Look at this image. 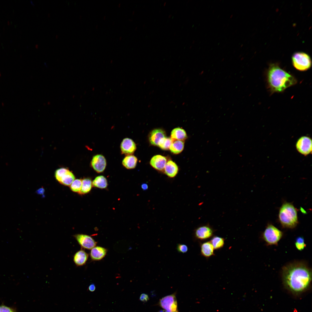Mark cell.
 Masks as SVG:
<instances>
[{"mask_svg":"<svg viewBox=\"0 0 312 312\" xmlns=\"http://www.w3.org/2000/svg\"><path fill=\"white\" fill-rule=\"evenodd\" d=\"M283 236V232L272 224H268L262 233V237L268 245H277Z\"/></svg>","mask_w":312,"mask_h":312,"instance_id":"4","label":"cell"},{"mask_svg":"<svg viewBox=\"0 0 312 312\" xmlns=\"http://www.w3.org/2000/svg\"><path fill=\"white\" fill-rule=\"evenodd\" d=\"M267 79L269 86L273 92H282L297 83L294 76L275 64H272L269 67Z\"/></svg>","mask_w":312,"mask_h":312,"instance_id":"2","label":"cell"},{"mask_svg":"<svg viewBox=\"0 0 312 312\" xmlns=\"http://www.w3.org/2000/svg\"><path fill=\"white\" fill-rule=\"evenodd\" d=\"M158 312H168L167 311L164 309V310H161L159 311Z\"/></svg>","mask_w":312,"mask_h":312,"instance_id":"35","label":"cell"},{"mask_svg":"<svg viewBox=\"0 0 312 312\" xmlns=\"http://www.w3.org/2000/svg\"><path fill=\"white\" fill-rule=\"evenodd\" d=\"M200 253L203 257L208 258L214 255V248L210 241H207L200 244Z\"/></svg>","mask_w":312,"mask_h":312,"instance_id":"16","label":"cell"},{"mask_svg":"<svg viewBox=\"0 0 312 312\" xmlns=\"http://www.w3.org/2000/svg\"><path fill=\"white\" fill-rule=\"evenodd\" d=\"M92 184L94 187L101 189L105 188L108 185L106 179L102 175L96 177L92 182Z\"/></svg>","mask_w":312,"mask_h":312,"instance_id":"22","label":"cell"},{"mask_svg":"<svg viewBox=\"0 0 312 312\" xmlns=\"http://www.w3.org/2000/svg\"><path fill=\"white\" fill-rule=\"evenodd\" d=\"M82 184L81 179H75L70 185V188L72 191L79 193L81 190Z\"/></svg>","mask_w":312,"mask_h":312,"instance_id":"26","label":"cell"},{"mask_svg":"<svg viewBox=\"0 0 312 312\" xmlns=\"http://www.w3.org/2000/svg\"><path fill=\"white\" fill-rule=\"evenodd\" d=\"M187 137L185 131L183 129L177 127L171 131V138L172 140H177L183 141Z\"/></svg>","mask_w":312,"mask_h":312,"instance_id":"18","label":"cell"},{"mask_svg":"<svg viewBox=\"0 0 312 312\" xmlns=\"http://www.w3.org/2000/svg\"><path fill=\"white\" fill-rule=\"evenodd\" d=\"M69 170L65 168H61L57 170L55 172L56 179L59 182L62 177Z\"/></svg>","mask_w":312,"mask_h":312,"instance_id":"28","label":"cell"},{"mask_svg":"<svg viewBox=\"0 0 312 312\" xmlns=\"http://www.w3.org/2000/svg\"><path fill=\"white\" fill-rule=\"evenodd\" d=\"M224 239L223 238L217 236L213 237L211 240L210 242L214 248L218 250L222 248L224 244Z\"/></svg>","mask_w":312,"mask_h":312,"instance_id":"24","label":"cell"},{"mask_svg":"<svg viewBox=\"0 0 312 312\" xmlns=\"http://www.w3.org/2000/svg\"><path fill=\"white\" fill-rule=\"evenodd\" d=\"M140 300L143 302H146L149 299L148 295L145 294H142L140 297Z\"/></svg>","mask_w":312,"mask_h":312,"instance_id":"31","label":"cell"},{"mask_svg":"<svg viewBox=\"0 0 312 312\" xmlns=\"http://www.w3.org/2000/svg\"><path fill=\"white\" fill-rule=\"evenodd\" d=\"M295 244L296 248L300 251L303 250L306 246L304 238L302 237H298L296 239Z\"/></svg>","mask_w":312,"mask_h":312,"instance_id":"27","label":"cell"},{"mask_svg":"<svg viewBox=\"0 0 312 312\" xmlns=\"http://www.w3.org/2000/svg\"><path fill=\"white\" fill-rule=\"evenodd\" d=\"M278 219L284 228L292 229L298 223L297 211L290 203H284L280 207L278 213Z\"/></svg>","mask_w":312,"mask_h":312,"instance_id":"3","label":"cell"},{"mask_svg":"<svg viewBox=\"0 0 312 312\" xmlns=\"http://www.w3.org/2000/svg\"><path fill=\"white\" fill-rule=\"evenodd\" d=\"M96 289V287L95 285L94 284H92L90 285L88 287V289L89 290L91 291H94Z\"/></svg>","mask_w":312,"mask_h":312,"instance_id":"32","label":"cell"},{"mask_svg":"<svg viewBox=\"0 0 312 312\" xmlns=\"http://www.w3.org/2000/svg\"><path fill=\"white\" fill-rule=\"evenodd\" d=\"M0 312H14L13 309L4 305L0 306Z\"/></svg>","mask_w":312,"mask_h":312,"instance_id":"30","label":"cell"},{"mask_svg":"<svg viewBox=\"0 0 312 312\" xmlns=\"http://www.w3.org/2000/svg\"><path fill=\"white\" fill-rule=\"evenodd\" d=\"M165 173L169 177L172 178L177 174L178 168L177 165L172 160L167 162L164 168Z\"/></svg>","mask_w":312,"mask_h":312,"instance_id":"17","label":"cell"},{"mask_svg":"<svg viewBox=\"0 0 312 312\" xmlns=\"http://www.w3.org/2000/svg\"><path fill=\"white\" fill-rule=\"evenodd\" d=\"M282 275L284 286L294 294H300L307 290L311 281V270L302 262L292 263L285 266Z\"/></svg>","mask_w":312,"mask_h":312,"instance_id":"1","label":"cell"},{"mask_svg":"<svg viewBox=\"0 0 312 312\" xmlns=\"http://www.w3.org/2000/svg\"><path fill=\"white\" fill-rule=\"evenodd\" d=\"M166 163V158L160 155H155L152 157L150 161L151 165L159 170H162L164 169Z\"/></svg>","mask_w":312,"mask_h":312,"instance_id":"14","label":"cell"},{"mask_svg":"<svg viewBox=\"0 0 312 312\" xmlns=\"http://www.w3.org/2000/svg\"><path fill=\"white\" fill-rule=\"evenodd\" d=\"M171 15H169V17H169V18H170V17H171Z\"/></svg>","mask_w":312,"mask_h":312,"instance_id":"36","label":"cell"},{"mask_svg":"<svg viewBox=\"0 0 312 312\" xmlns=\"http://www.w3.org/2000/svg\"><path fill=\"white\" fill-rule=\"evenodd\" d=\"M214 230L209 224L204 225L197 228L195 230L196 238L200 240H207L212 237Z\"/></svg>","mask_w":312,"mask_h":312,"instance_id":"8","label":"cell"},{"mask_svg":"<svg viewBox=\"0 0 312 312\" xmlns=\"http://www.w3.org/2000/svg\"><path fill=\"white\" fill-rule=\"evenodd\" d=\"M88 257V254L85 250L81 249L77 252L73 256V260L77 266L85 265Z\"/></svg>","mask_w":312,"mask_h":312,"instance_id":"15","label":"cell"},{"mask_svg":"<svg viewBox=\"0 0 312 312\" xmlns=\"http://www.w3.org/2000/svg\"><path fill=\"white\" fill-rule=\"evenodd\" d=\"M107 251L105 248L96 246L91 250L90 254V258L92 261L100 260L105 256Z\"/></svg>","mask_w":312,"mask_h":312,"instance_id":"12","label":"cell"},{"mask_svg":"<svg viewBox=\"0 0 312 312\" xmlns=\"http://www.w3.org/2000/svg\"><path fill=\"white\" fill-rule=\"evenodd\" d=\"M120 147L122 153L127 155H132L136 148L134 142L128 138H125L122 140Z\"/></svg>","mask_w":312,"mask_h":312,"instance_id":"11","label":"cell"},{"mask_svg":"<svg viewBox=\"0 0 312 312\" xmlns=\"http://www.w3.org/2000/svg\"><path fill=\"white\" fill-rule=\"evenodd\" d=\"M166 2H165V3H164V6H165V5H166Z\"/></svg>","mask_w":312,"mask_h":312,"instance_id":"37","label":"cell"},{"mask_svg":"<svg viewBox=\"0 0 312 312\" xmlns=\"http://www.w3.org/2000/svg\"><path fill=\"white\" fill-rule=\"evenodd\" d=\"M296 147L298 151L305 156L312 152V142L309 137L303 136L300 137L296 144Z\"/></svg>","mask_w":312,"mask_h":312,"instance_id":"7","label":"cell"},{"mask_svg":"<svg viewBox=\"0 0 312 312\" xmlns=\"http://www.w3.org/2000/svg\"><path fill=\"white\" fill-rule=\"evenodd\" d=\"M44 192V189L42 188L39 189L38 191V192L39 193L42 194Z\"/></svg>","mask_w":312,"mask_h":312,"instance_id":"34","label":"cell"},{"mask_svg":"<svg viewBox=\"0 0 312 312\" xmlns=\"http://www.w3.org/2000/svg\"><path fill=\"white\" fill-rule=\"evenodd\" d=\"M176 294L175 293L162 298L159 300V305L168 312H179Z\"/></svg>","mask_w":312,"mask_h":312,"instance_id":"6","label":"cell"},{"mask_svg":"<svg viewBox=\"0 0 312 312\" xmlns=\"http://www.w3.org/2000/svg\"><path fill=\"white\" fill-rule=\"evenodd\" d=\"M138 159L135 156L130 155L126 156L122 161L123 165L126 168L132 169L135 168Z\"/></svg>","mask_w":312,"mask_h":312,"instance_id":"19","label":"cell"},{"mask_svg":"<svg viewBox=\"0 0 312 312\" xmlns=\"http://www.w3.org/2000/svg\"><path fill=\"white\" fill-rule=\"evenodd\" d=\"M91 165L93 168L96 172L99 173L102 172L106 167V159L101 155H96L93 157L91 162Z\"/></svg>","mask_w":312,"mask_h":312,"instance_id":"10","label":"cell"},{"mask_svg":"<svg viewBox=\"0 0 312 312\" xmlns=\"http://www.w3.org/2000/svg\"><path fill=\"white\" fill-rule=\"evenodd\" d=\"M141 187L143 190H145L148 189V186L146 183H143L141 185Z\"/></svg>","mask_w":312,"mask_h":312,"instance_id":"33","label":"cell"},{"mask_svg":"<svg viewBox=\"0 0 312 312\" xmlns=\"http://www.w3.org/2000/svg\"><path fill=\"white\" fill-rule=\"evenodd\" d=\"M75 179L74 174L69 170L62 177L59 183L64 185L70 186Z\"/></svg>","mask_w":312,"mask_h":312,"instance_id":"23","label":"cell"},{"mask_svg":"<svg viewBox=\"0 0 312 312\" xmlns=\"http://www.w3.org/2000/svg\"><path fill=\"white\" fill-rule=\"evenodd\" d=\"M165 137L166 133L164 131L161 129H157L153 130L150 133L149 140L151 144L158 146L160 140Z\"/></svg>","mask_w":312,"mask_h":312,"instance_id":"13","label":"cell"},{"mask_svg":"<svg viewBox=\"0 0 312 312\" xmlns=\"http://www.w3.org/2000/svg\"><path fill=\"white\" fill-rule=\"evenodd\" d=\"M172 140L171 138L166 137L160 140L158 144V146L162 149L167 150L169 149Z\"/></svg>","mask_w":312,"mask_h":312,"instance_id":"25","label":"cell"},{"mask_svg":"<svg viewBox=\"0 0 312 312\" xmlns=\"http://www.w3.org/2000/svg\"><path fill=\"white\" fill-rule=\"evenodd\" d=\"M292 61L294 66L301 71L308 70L312 65L311 60L309 55L302 52L294 53L292 56Z\"/></svg>","mask_w":312,"mask_h":312,"instance_id":"5","label":"cell"},{"mask_svg":"<svg viewBox=\"0 0 312 312\" xmlns=\"http://www.w3.org/2000/svg\"><path fill=\"white\" fill-rule=\"evenodd\" d=\"M82 180V184L81 190L78 193L80 194H84L89 192L92 186V180L90 178H86Z\"/></svg>","mask_w":312,"mask_h":312,"instance_id":"21","label":"cell"},{"mask_svg":"<svg viewBox=\"0 0 312 312\" xmlns=\"http://www.w3.org/2000/svg\"><path fill=\"white\" fill-rule=\"evenodd\" d=\"M81 247L88 250H91L96 246L97 242L91 236L82 234H76L73 235Z\"/></svg>","mask_w":312,"mask_h":312,"instance_id":"9","label":"cell"},{"mask_svg":"<svg viewBox=\"0 0 312 312\" xmlns=\"http://www.w3.org/2000/svg\"><path fill=\"white\" fill-rule=\"evenodd\" d=\"M184 142L179 140H172L169 149L171 151L175 154L180 153L183 149Z\"/></svg>","mask_w":312,"mask_h":312,"instance_id":"20","label":"cell"},{"mask_svg":"<svg viewBox=\"0 0 312 312\" xmlns=\"http://www.w3.org/2000/svg\"><path fill=\"white\" fill-rule=\"evenodd\" d=\"M187 246L184 244H179L177 246V250L178 252L182 253H185L187 252L188 250Z\"/></svg>","mask_w":312,"mask_h":312,"instance_id":"29","label":"cell"}]
</instances>
